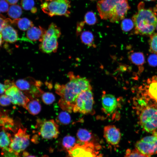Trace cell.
<instances>
[{"label":"cell","instance_id":"1","mask_svg":"<svg viewBox=\"0 0 157 157\" xmlns=\"http://www.w3.org/2000/svg\"><path fill=\"white\" fill-rule=\"evenodd\" d=\"M68 76L69 82L65 84H56L55 88L56 92L60 97L58 103L59 106L63 110L70 113L73 111L79 95L83 91L91 90L92 87L85 78L75 76L71 72Z\"/></svg>","mask_w":157,"mask_h":157},{"label":"cell","instance_id":"2","mask_svg":"<svg viewBox=\"0 0 157 157\" xmlns=\"http://www.w3.org/2000/svg\"><path fill=\"white\" fill-rule=\"evenodd\" d=\"M97 7L101 19L112 23L124 19L130 8L128 0H101Z\"/></svg>","mask_w":157,"mask_h":157},{"label":"cell","instance_id":"3","mask_svg":"<svg viewBox=\"0 0 157 157\" xmlns=\"http://www.w3.org/2000/svg\"><path fill=\"white\" fill-rule=\"evenodd\" d=\"M144 3H140L138 10L132 17L135 27V32L141 35H151L157 25V14L151 8H144Z\"/></svg>","mask_w":157,"mask_h":157},{"label":"cell","instance_id":"4","mask_svg":"<svg viewBox=\"0 0 157 157\" xmlns=\"http://www.w3.org/2000/svg\"><path fill=\"white\" fill-rule=\"evenodd\" d=\"M61 34L60 28L55 23H51L40 42V49L47 53L56 52L58 46V39Z\"/></svg>","mask_w":157,"mask_h":157},{"label":"cell","instance_id":"5","mask_svg":"<svg viewBox=\"0 0 157 157\" xmlns=\"http://www.w3.org/2000/svg\"><path fill=\"white\" fill-rule=\"evenodd\" d=\"M69 0H44L41 5L42 11L50 17L69 16L71 7Z\"/></svg>","mask_w":157,"mask_h":157},{"label":"cell","instance_id":"6","mask_svg":"<svg viewBox=\"0 0 157 157\" xmlns=\"http://www.w3.org/2000/svg\"><path fill=\"white\" fill-rule=\"evenodd\" d=\"M15 84L30 99L40 97L44 92L40 88L42 82L31 77L18 79Z\"/></svg>","mask_w":157,"mask_h":157},{"label":"cell","instance_id":"7","mask_svg":"<svg viewBox=\"0 0 157 157\" xmlns=\"http://www.w3.org/2000/svg\"><path fill=\"white\" fill-rule=\"evenodd\" d=\"M99 149V146L91 142L76 144L67 150L68 157H101Z\"/></svg>","mask_w":157,"mask_h":157},{"label":"cell","instance_id":"8","mask_svg":"<svg viewBox=\"0 0 157 157\" xmlns=\"http://www.w3.org/2000/svg\"><path fill=\"white\" fill-rule=\"evenodd\" d=\"M94 103L93 95L91 90L83 91L77 97L73 111L83 114L89 113L92 111Z\"/></svg>","mask_w":157,"mask_h":157},{"label":"cell","instance_id":"9","mask_svg":"<svg viewBox=\"0 0 157 157\" xmlns=\"http://www.w3.org/2000/svg\"><path fill=\"white\" fill-rule=\"evenodd\" d=\"M29 139L30 135L26 132V128H20L12 138L9 150L18 154L28 146Z\"/></svg>","mask_w":157,"mask_h":157},{"label":"cell","instance_id":"10","mask_svg":"<svg viewBox=\"0 0 157 157\" xmlns=\"http://www.w3.org/2000/svg\"><path fill=\"white\" fill-rule=\"evenodd\" d=\"M135 149L141 153L151 156L157 154V135L147 136L138 141Z\"/></svg>","mask_w":157,"mask_h":157},{"label":"cell","instance_id":"11","mask_svg":"<svg viewBox=\"0 0 157 157\" xmlns=\"http://www.w3.org/2000/svg\"><path fill=\"white\" fill-rule=\"evenodd\" d=\"M39 134L43 138L50 139L56 138L59 133L58 125L53 119L38 121Z\"/></svg>","mask_w":157,"mask_h":157},{"label":"cell","instance_id":"12","mask_svg":"<svg viewBox=\"0 0 157 157\" xmlns=\"http://www.w3.org/2000/svg\"><path fill=\"white\" fill-rule=\"evenodd\" d=\"M141 125L147 132H150L157 128V110L148 108L141 113L140 117Z\"/></svg>","mask_w":157,"mask_h":157},{"label":"cell","instance_id":"13","mask_svg":"<svg viewBox=\"0 0 157 157\" xmlns=\"http://www.w3.org/2000/svg\"><path fill=\"white\" fill-rule=\"evenodd\" d=\"M5 92L13 104L22 106L26 109L27 104L30 99L15 83L6 89Z\"/></svg>","mask_w":157,"mask_h":157},{"label":"cell","instance_id":"14","mask_svg":"<svg viewBox=\"0 0 157 157\" xmlns=\"http://www.w3.org/2000/svg\"><path fill=\"white\" fill-rule=\"evenodd\" d=\"M104 136L107 142L112 145L119 144L121 138L119 130L115 126L109 125L105 126L104 129Z\"/></svg>","mask_w":157,"mask_h":157},{"label":"cell","instance_id":"15","mask_svg":"<svg viewBox=\"0 0 157 157\" xmlns=\"http://www.w3.org/2000/svg\"><path fill=\"white\" fill-rule=\"evenodd\" d=\"M46 31L40 26H33L27 30L26 37L22 38L21 40L32 43L37 41L41 42Z\"/></svg>","mask_w":157,"mask_h":157},{"label":"cell","instance_id":"16","mask_svg":"<svg viewBox=\"0 0 157 157\" xmlns=\"http://www.w3.org/2000/svg\"><path fill=\"white\" fill-rule=\"evenodd\" d=\"M101 103L104 110L108 114H111L114 112L117 106L116 98L110 94H103L102 96Z\"/></svg>","mask_w":157,"mask_h":157},{"label":"cell","instance_id":"17","mask_svg":"<svg viewBox=\"0 0 157 157\" xmlns=\"http://www.w3.org/2000/svg\"><path fill=\"white\" fill-rule=\"evenodd\" d=\"M1 34L3 39L10 43L15 42L20 39L18 38L17 31L8 24L3 29Z\"/></svg>","mask_w":157,"mask_h":157},{"label":"cell","instance_id":"18","mask_svg":"<svg viewBox=\"0 0 157 157\" xmlns=\"http://www.w3.org/2000/svg\"><path fill=\"white\" fill-rule=\"evenodd\" d=\"M14 125L13 119L5 113L0 111V126H2L3 129L12 130Z\"/></svg>","mask_w":157,"mask_h":157},{"label":"cell","instance_id":"19","mask_svg":"<svg viewBox=\"0 0 157 157\" xmlns=\"http://www.w3.org/2000/svg\"><path fill=\"white\" fill-rule=\"evenodd\" d=\"M11 23L15 24L18 28L22 31H27L31 27L33 26L32 22L25 17L12 20Z\"/></svg>","mask_w":157,"mask_h":157},{"label":"cell","instance_id":"20","mask_svg":"<svg viewBox=\"0 0 157 157\" xmlns=\"http://www.w3.org/2000/svg\"><path fill=\"white\" fill-rule=\"evenodd\" d=\"M26 109L32 115L38 114L41 110V106L39 100L36 98L30 99L27 104Z\"/></svg>","mask_w":157,"mask_h":157},{"label":"cell","instance_id":"21","mask_svg":"<svg viewBox=\"0 0 157 157\" xmlns=\"http://www.w3.org/2000/svg\"><path fill=\"white\" fill-rule=\"evenodd\" d=\"M6 131L3 129L0 132V148L2 149L8 147L11 142L12 137Z\"/></svg>","mask_w":157,"mask_h":157},{"label":"cell","instance_id":"22","mask_svg":"<svg viewBox=\"0 0 157 157\" xmlns=\"http://www.w3.org/2000/svg\"><path fill=\"white\" fill-rule=\"evenodd\" d=\"M22 13L21 7L17 4L11 5L9 8L7 14L10 18L14 19H18Z\"/></svg>","mask_w":157,"mask_h":157},{"label":"cell","instance_id":"23","mask_svg":"<svg viewBox=\"0 0 157 157\" xmlns=\"http://www.w3.org/2000/svg\"><path fill=\"white\" fill-rule=\"evenodd\" d=\"M149 96L157 101V79L153 77L149 83L148 90Z\"/></svg>","mask_w":157,"mask_h":157},{"label":"cell","instance_id":"24","mask_svg":"<svg viewBox=\"0 0 157 157\" xmlns=\"http://www.w3.org/2000/svg\"><path fill=\"white\" fill-rule=\"evenodd\" d=\"M77 136L80 142L85 143L89 142L92 138V135L88 130L81 129L78 131Z\"/></svg>","mask_w":157,"mask_h":157},{"label":"cell","instance_id":"25","mask_svg":"<svg viewBox=\"0 0 157 157\" xmlns=\"http://www.w3.org/2000/svg\"><path fill=\"white\" fill-rule=\"evenodd\" d=\"M81 39L82 42L88 46H92L94 40L93 34L89 31H85L82 32L81 35Z\"/></svg>","mask_w":157,"mask_h":157},{"label":"cell","instance_id":"26","mask_svg":"<svg viewBox=\"0 0 157 157\" xmlns=\"http://www.w3.org/2000/svg\"><path fill=\"white\" fill-rule=\"evenodd\" d=\"M21 5L24 10H30L33 13H36L37 11L34 0H21Z\"/></svg>","mask_w":157,"mask_h":157},{"label":"cell","instance_id":"27","mask_svg":"<svg viewBox=\"0 0 157 157\" xmlns=\"http://www.w3.org/2000/svg\"><path fill=\"white\" fill-rule=\"evenodd\" d=\"M129 58L131 62L137 65H142L144 61V58L142 53L134 52L131 54Z\"/></svg>","mask_w":157,"mask_h":157},{"label":"cell","instance_id":"28","mask_svg":"<svg viewBox=\"0 0 157 157\" xmlns=\"http://www.w3.org/2000/svg\"><path fill=\"white\" fill-rule=\"evenodd\" d=\"M76 144L75 138L71 135H67L63 139L62 144L64 149L67 151L72 147Z\"/></svg>","mask_w":157,"mask_h":157},{"label":"cell","instance_id":"29","mask_svg":"<svg viewBox=\"0 0 157 157\" xmlns=\"http://www.w3.org/2000/svg\"><path fill=\"white\" fill-rule=\"evenodd\" d=\"M67 111L61 112L57 118V121L60 123L63 124H67L71 121V117Z\"/></svg>","mask_w":157,"mask_h":157},{"label":"cell","instance_id":"30","mask_svg":"<svg viewBox=\"0 0 157 157\" xmlns=\"http://www.w3.org/2000/svg\"><path fill=\"white\" fill-rule=\"evenodd\" d=\"M134 24L132 19H124L122 21L121 26L122 30L127 32L131 30L133 27Z\"/></svg>","mask_w":157,"mask_h":157},{"label":"cell","instance_id":"31","mask_svg":"<svg viewBox=\"0 0 157 157\" xmlns=\"http://www.w3.org/2000/svg\"><path fill=\"white\" fill-rule=\"evenodd\" d=\"M84 19V22L90 25L94 24L97 22V19L95 14L92 11L87 12L85 15Z\"/></svg>","mask_w":157,"mask_h":157},{"label":"cell","instance_id":"32","mask_svg":"<svg viewBox=\"0 0 157 157\" xmlns=\"http://www.w3.org/2000/svg\"><path fill=\"white\" fill-rule=\"evenodd\" d=\"M41 96L43 102L47 105L52 104L55 100L54 95L50 92H44Z\"/></svg>","mask_w":157,"mask_h":157},{"label":"cell","instance_id":"33","mask_svg":"<svg viewBox=\"0 0 157 157\" xmlns=\"http://www.w3.org/2000/svg\"><path fill=\"white\" fill-rule=\"evenodd\" d=\"M151 156L143 154L135 149L132 150L127 149L124 157H151Z\"/></svg>","mask_w":157,"mask_h":157},{"label":"cell","instance_id":"34","mask_svg":"<svg viewBox=\"0 0 157 157\" xmlns=\"http://www.w3.org/2000/svg\"><path fill=\"white\" fill-rule=\"evenodd\" d=\"M150 49L152 52L157 54V33L151 35L149 41Z\"/></svg>","mask_w":157,"mask_h":157},{"label":"cell","instance_id":"35","mask_svg":"<svg viewBox=\"0 0 157 157\" xmlns=\"http://www.w3.org/2000/svg\"><path fill=\"white\" fill-rule=\"evenodd\" d=\"M1 155V157H19L18 153L9 150V147L2 149Z\"/></svg>","mask_w":157,"mask_h":157},{"label":"cell","instance_id":"36","mask_svg":"<svg viewBox=\"0 0 157 157\" xmlns=\"http://www.w3.org/2000/svg\"><path fill=\"white\" fill-rule=\"evenodd\" d=\"M11 103L10 99L6 94H2L0 97V105L6 106L10 105Z\"/></svg>","mask_w":157,"mask_h":157},{"label":"cell","instance_id":"37","mask_svg":"<svg viewBox=\"0 0 157 157\" xmlns=\"http://www.w3.org/2000/svg\"><path fill=\"white\" fill-rule=\"evenodd\" d=\"M11 20L9 19H5L2 15L0 16V33L4 27L8 25V23L9 22L11 23Z\"/></svg>","mask_w":157,"mask_h":157},{"label":"cell","instance_id":"38","mask_svg":"<svg viewBox=\"0 0 157 157\" xmlns=\"http://www.w3.org/2000/svg\"><path fill=\"white\" fill-rule=\"evenodd\" d=\"M9 8V4L5 0H0V11L5 13L8 11Z\"/></svg>","mask_w":157,"mask_h":157},{"label":"cell","instance_id":"39","mask_svg":"<svg viewBox=\"0 0 157 157\" xmlns=\"http://www.w3.org/2000/svg\"><path fill=\"white\" fill-rule=\"evenodd\" d=\"M148 62L150 65L156 66L157 65V55L155 54L150 55L148 58Z\"/></svg>","mask_w":157,"mask_h":157},{"label":"cell","instance_id":"40","mask_svg":"<svg viewBox=\"0 0 157 157\" xmlns=\"http://www.w3.org/2000/svg\"><path fill=\"white\" fill-rule=\"evenodd\" d=\"M84 23V22H82L78 24L76 30L77 33L78 34L81 32Z\"/></svg>","mask_w":157,"mask_h":157},{"label":"cell","instance_id":"41","mask_svg":"<svg viewBox=\"0 0 157 157\" xmlns=\"http://www.w3.org/2000/svg\"><path fill=\"white\" fill-rule=\"evenodd\" d=\"M6 90L5 85L0 83V94H2L5 92Z\"/></svg>","mask_w":157,"mask_h":157},{"label":"cell","instance_id":"42","mask_svg":"<svg viewBox=\"0 0 157 157\" xmlns=\"http://www.w3.org/2000/svg\"><path fill=\"white\" fill-rule=\"evenodd\" d=\"M19 0H6L7 2L10 4L14 5L16 4Z\"/></svg>","mask_w":157,"mask_h":157},{"label":"cell","instance_id":"43","mask_svg":"<svg viewBox=\"0 0 157 157\" xmlns=\"http://www.w3.org/2000/svg\"><path fill=\"white\" fill-rule=\"evenodd\" d=\"M3 38L2 36L1 33H0V48L1 46V45L2 43Z\"/></svg>","mask_w":157,"mask_h":157},{"label":"cell","instance_id":"44","mask_svg":"<svg viewBox=\"0 0 157 157\" xmlns=\"http://www.w3.org/2000/svg\"><path fill=\"white\" fill-rule=\"evenodd\" d=\"M26 157H36V156H33L29 155L26 156Z\"/></svg>","mask_w":157,"mask_h":157},{"label":"cell","instance_id":"45","mask_svg":"<svg viewBox=\"0 0 157 157\" xmlns=\"http://www.w3.org/2000/svg\"><path fill=\"white\" fill-rule=\"evenodd\" d=\"M146 1H154L156 0H144Z\"/></svg>","mask_w":157,"mask_h":157},{"label":"cell","instance_id":"46","mask_svg":"<svg viewBox=\"0 0 157 157\" xmlns=\"http://www.w3.org/2000/svg\"><path fill=\"white\" fill-rule=\"evenodd\" d=\"M41 157H49L47 155H44L42 156Z\"/></svg>","mask_w":157,"mask_h":157},{"label":"cell","instance_id":"47","mask_svg":"<svg viewBox=\"0 0 157 157\" xmlns=\"http://www.w3.org/2000/svg\"><path fill=\"white\" fill-rule=\"evenodd\" d=\"M156 29H157V25L156 26Z\"/></svg>","mask_w":157,"mask_h":157},{"label":"cell","instance_id":"48","mask_svg":"<svg viewBox=\"0 0 157 157\" xmlns=\"http://www.w3.org/2000/svg\"><path fill=\"white\" fill-rule=\"evenodd\" d=\"M92 0V1H95V0Z\"/></svg>","mask_w":157,"mask_h":157},{"label":"cell","instance_id":"49","mask_svg":"<svg viewBox=\"0 0 157 157\" xmlns=\"http://www.w3.org/2000/svg\"><path fill=\"white\" fill-rule=\"evenodd\" d=\"M0 12H1V11H0Z\"/></svg>","mask_w":157,"mask_h":157}]
</instances>
